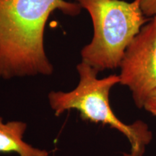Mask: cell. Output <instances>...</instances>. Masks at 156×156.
<instances>
[{"instance_id":"obj_1","label":"cell","mask_w":156,"mask_h":156,"mask_svg":"<svg viewBox=\"0 0 156 156\" xmlns=\"http://www.w3.org/2000/svg\"><path fill=\"white\" fill-rule=\"evenodd\" d=\"M81 6L65 0H0V79L50 75L44 30L55 10L79 15Z\"/></svg>"},{"instance_id":"obj_2","label":"cell","mask_w":156,"mask_h":156,"mask_svg":"<svg viewBox=\"0 0 156 156\" xmlns=\"http://www.w3.org/2000/svg\"><path fill=\"white\" fill-rule=\"evenodd\" d=\"M77 70L80 80L75 89L48 93V103L56 116L77 110L83 121L108 125L124 134L130 144L129 152L124 156H143L153 137L148 126L140 120L132 124L122 122L110 106L109 93L112 87L120 83L119 76L112 75L99 79V72L83 62L77 64Z\"/></svg>"},{"instance_id":"obj_3","label":"cell","mask_w":156,"mask_h":156,"mask_svg":"<svg viewBox=\"0 0 156 156\" xmlns=\"http://www.w3.org/2000/svg\"><path fill=\"white\" fill-rule=\"evenodd\" d=\"M88 12L94 34L81 51L82 62L98 72L119 67L124 52L148 20L140 0H75Z\"/></svg>"},{"instance_id":"obj_4","label":"cell","mask_w":156,"mask_h":156,"mask_svg":"<svg viewBox=\"0 0 156 156\" xmlns=\"http://www.w3.org/2000/svg\"><path fill=\"white\" fill-rule=\"evenodd\" d=\"M120 83L132 92L139 108L156 88V18L144 25L124 52L119 65Z\"/></svg>"},{"instance_id":"obj_5","label":"cell","mask_w":156,"mask_h":156,"mask_svg":"<svg viewBox=\"0 0 156 156\" xmlns=\"http://www.w3.org/2000/svg\"><path fill=\"white\" fill-rule=\"evenodd\" d=\"M26 123L10 121L5 123L0 116V153H16L19 156H49L46 150L34 147L23 140Z\"/></svg>"},{"instance_id":"obj_6","label":"cell","mask_w":156,"mask_h":156,"mask_svg":"<svg viewBox=\"0 0 156 156\" xmlns=\"http://www.w3.org/2000/svg\"><path fill=\"white\" fill-rule=\"evenodd\" d=\"M140 8L145 16H156V0H140Z\"/></svg>"},{"instance_id":"obj_7","label":"cell","mask_w":156,"mask_h":156,"mask_svg":"<svg viewBox=\"0 0 156 156\" xmlns=\"http://www.w3.org/2000/svg\"><path fill=\"white\" fill-rule=\"evenodd\" d=\"M142 108L156 118V88L147 97Z\"/></svg>"},{"instance_id":"obj_8","label":"cell","mask_w":156,"mask_h":156,"mask_svg":"<svg viewBox=\"0 0 156 156\" xmlns=\"http://www.w3.org/2000/svg\"><path fill=\"white\" fill-rule=\"evenodd\" d=\"M155 17V18H156V16H155V17Z\"/></svg>"}]
</instances>
